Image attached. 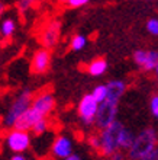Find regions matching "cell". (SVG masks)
I'll return each instance as SVG.
<instances>
[{
  "mask_svg": "<svg viewBox=\"0 0 158 160\" xmlns=\"http://www.w3.org/2000/svg\"><path fill=\"white\" fill-rule=\"evenodd\" d=\"M155 74H157V82H158V64H157V67H155Z\"/></svg>",
  "mask_w": 158,
  "mask_h": 160,
  "instance_id": "cell-28",
  "label": "cell"
},
{
  "mask_svg": "<svg viewBox=\"0 0 158 160\" xmlns=\"http://www.w3.org/2000/svg\"><path fill=\"white\" fill-rule=\"evenodd\" d=\"M16 32V21L13 18H4L0 21V35L3 38H10Z\"/></svg>",
  "mask_w": 158,
  "mask_h": 160,
  "instance_id": "cell-15",
  "label": "cell"
},
{
  "mask_svg": "<svg viewBox=\"0 0 158 160\" xmlns=\"http://www.w3.org/2000/svg\"><path fill=\"white\" fill-rule=\"evenodd\" d=\"M92 96L99 103L104 102L106 99H108V86H106V84H97V86L93 89Z\"/></svg>",
  "mask_w": 158,
  "mask_h": 160,
  "instance_id": "cell-17",
  "label": "cell"
},
{
  "mask_svg": "<svg viewBox=\"0 0 158 160\" xmlns=\"http://www.w3.org/2000/svg\"><path fill=\"white\" fill-rule=\"evenodd\" d=\"M42 117L38 111H35L31 105V108L26 112H23V115H21V118L17 119V122L15 124V128L17 130H23V131H31L33 128V125L36 124L39 119H42Z\"/></svg>",
  "mask_w": 158,
  "mask_h": 160,
  "instance_id": "cell-12",
  "label": "cell"
},
{
  "mask_svg": "<svg viewBox=\"0 0 158 160\" xmlns=\"http://www.w3.org/2000/svg\"><path fill=\"white\" fill-rule=\"evenodd\" d=\"M31 131L12 128L6 135V146L12 153H25L31 147Z\"/></svg>",
  "mask_w": 158,
  "mask_h": 160,
  "instance_id": "cell-4",
  "label": "cell"
},
{
  "mask_svg": "<svg viewBox=\"0 0 158 160\" xmlns=\"http://www.w3.org/2000/svg\"><path fill=\"white\" fill-rule=\"evenodd\" d=\"M32 108L35 111H38L44 118H46L55 108V99L52 96V93L44 92L41 95L35 96L32 101Z\"/></svg>",
  "mask_w": 158,
  "mask_h": 160,
  "instance_id": "cell-11",
  "label": "cell"
},
{
  "mask_svg": "<svg viewBox=\"0 0 158 160\" xmlns=\"http://www.w3.org/2000/svg\"><path fill=\"white\" fill-rule=\"evenodd\" d=\"M150 109H151V114H152V117L158 119V93L151 98V101H150Z\"/></svg>",
  "mask_w": 158,
  "mask_h": 160,
  "instance_id": "cell-20",
  "label": "cell"
},
{
  "mask_svg": "<svg viewBox=\"0 0 158 160\" xmlns=\"http://www.w3.org/2000/svg\"><path fill=\"white\" fill-rule=\"evenodd\" d=\"M99 109V102L92 96V93L84 95L79 102L77 106V112H79V118L84 125H92L96 121V115Z\"/></svg>",
  "mask_w": 158,
  "mask_h": 160,
  "instance_id": "cell-5",
  "label": "cell"
},
{
  "mask_svg": "<svg viewBox=\"0 0 158 160\" xmlns=\"http://www.w3.org/2000/svg\"><path fill=\"white\" fill-rule=\"evenodd\" d=\"M146 31L151 35L158 37V19L157 18H152V19H150V21L146 22Z\"/></svg>",
  "mask_w": 158,
  "mask_h": 160,
  "instance_id": "cell-19",
  "label": "cell"
},
{
  "mask_svg": "<svg viewBox=\"0 0 158 160\" xmlns=\"http://www.w3.org/2000/svg\"><path fill=\"white\" fill-rule=\"evenodd\" d=\"M4 10H6V4H4L3 2L0 0V16H2V15L4 13Z\"/></svg>",
  "mask_w": 158,
  "mask_h": 160,
  "instance_id": "cell-27",
  "label": "cell"
},
{
  "mask_svg": "<svg viewBox=\"0 0 158 160\" xmlns=\"http://www.w3.org/2000/svg\"><path fill=\"white\" fill-rule=\"evenodd\" d=\"M9 160H28V157H26L23 153H13V156Z\"/></svg>",
  "mask_w": 158,
  "mask_h": 160,
  "instance_id": "cell-25",
  "label": "cell"
},
{
  "mask_svg": "<svg viewBox=\"0 0 158 160\" xmlns=\"http://www.w3.org/2000/svg\"><path fill=\"white\" fill-rule=\"evenodd\" d=\"M106 70H108V61H106L104 58H102V57L94 58L93 61H90V64L87 66L89 74L93 76V77L103 76L104 73H106Z\"/></svg>",
  "mask_w": 158,
  "mask_h": 160,
  "instance_id": "cell-14",
  "label": "cell"
},
{
  "mask_svg": "<svg viewBox=\"0 0 158 160\" xmlns=\"http://www.w3.org/2000/svg\"><path fill=\"white\" fill-rule=\"evenodd\" d=\"M48 125H50V122H48V119L46 118H42L39 119V121L33 125V128L31 131H32L35 135H42L44 132H46V130H48Z\"/></svg>",
  "mask_w": 158,
  "mask_h": 160,
  "instance_id": "cell-18",
  "label": "cell"
},
{
  "mask_svg": "<svg viewBox=\"0 0 158 160\" xmlns=\"http://www.w3.org/2000/svg\"><path fill=\"white\" fill-rule=\"evenodd\" d=\"M106 86H108V99L106 101L119 103L121 98L123 96V93L126 90L125 82L123 80H110Z\"/></svg>",
  "mask_w": 158,
  "mask_h": 160,
  "instance_id": "cell-13",
  "label": "cell"
},
{
  "mask_svg": "<svg viewBox=\"0 0 158 160\" xmlns=\"http://www.w3.org/2000/svg\"><path fill=\"white\" fill-rule=\"evenodd\" d=\"M89 143L92 146L94 150H99L100 152V137L99 135H92L90 138H89Z\"/></svg>",
  "mask_w": 158,
  "mask_h": 160,
  "instance_id": "cell-23",
  "label": "cell"
},
{
  "mask_svg": "<svg viewBox=\"0 0 158 160\" xmlns=\"http://www.w3.org/2000/svg\"><path fill=\"white\" fill-rule=\"evenodd\" d=\"M157 141L158 134L152 127L142 130L139 134L135 135L132 147L128 150L129 157L132 160H145L157 148Z\"/></svg>",
  "mask_w": 158,
  "mask_h": 160,
  "instance_id": "cell-2",
  "label": "cell"
},
{
  "mask_svg": "<svg viewBox=\"0 0 158 160\" xmlns=\"http://www.w3.org/2000/svg\"><path fill=\"white\" fill-rule=\"evenodd\" d=\"M60 3H68V0H58Z\"/></svg>",
  "mask_w": 158,
  "mask_h": 160,
  "instance_id": "cell-29",
  "label": "cell"
},
{
  "mask_svg": "<svg viewBox=\"0 0 158 160\" xmlns=\"http://www.w3.org/2000/svg\"><path fill=\"white\" fill-rule=\"evenodd\" d=\"M90 0H68V6L73 9H77V8H83V6H86V4L89 3Z\"/></svg>",
  "mask_w": 158,
  "mask_h": 160,
  "instance_id": "cell-22",
  "label": "cell"
},
{
  "mask_svg": "<svg viewBox=\"0 0 158 160\" xmlns=\"http://www.w3.org/2000/svg\"><path fill=\"white\" fill-rule=\"evenodd\" d=\"M60 34H61V23L58 21H51L50 23H46L41 32L42 45L45 47L46 50L54 48L60 39Z\"/></svg>",
  "mask_w": 158,
  "mask_h": 160,
  "instance_id": "cell-10",
  "label": "cell"
},
{
  "mask_svg": "<svg viewBox=\"0 0 158 160\" xmlns=\"http://www.w3.org/2000/svg\"><path fill=\"white\" fill-rule=\"evenodd\" d=\"M51 154L55 160H64L73 154V140L68 135H57L51 146Z\"/></svg>",
  "mask_w": 158,
  "mask_h": 160,
  "instance_id": "cell-7",
  "label": "cell"
},
{
  "mask_svg": "<svg viewBox=\"0 0 158 160\" xmlns=\"http://www.w3.org/2000/svg\"><path fill=\"white\" fill-rule=\"evenodd\" d=\"M133 61L138 67H141L145 72L155 70L158 64V51L152 50H136L133 52Z\"/></svg>",
  "mask_w": 158,
  "mask_h": 160,
  "instance_id": "cell-9",
  "label": "cell"
},
{
  "mask_svg": "<svg viewBox=\"0 0 158 160\" xmlns=\"http://www.w3.org/2000/svg\"><path fill=\"white\" fill-rule=\"evenodd\" d=\"M86 45H87V38L83 34H77L71 38L70 47L73 51H81L86 48Z\"/></svg>",
  "mask_w": 158,
  "mask_h": 160,
  "instance_id": "cell-16",
  "label": "cell"
},
{
  "mask_svg": "<svg viewBox=\"0 0 158 160\" xmlns=\"http://www.w3.org/2000/svg\"><path fill=\"white\" fill-rule=\"evenodd\" d=\"M117 117V103L110 101H104L99 103V109H97V115H96V127L100 130L108 128L109 125H112Z\"/></svg>",
  "mask_w": 158,
  "mask_h": 160,
  "instance_id": "cell-6",
  "label": "cell"
},
{
  "mask_svg": "<svg viewBox=\"0 0 158 160\" xmlns=\"http://www.w3.org/2000/svg\"><path fill=\"white\" fill-rule=\"evenodd\" d=\"M110 159L112 160H123V153H122V150H117V152H115L113 154H110Z\"/></svg>",
  "mask_w": 158,
  "mask_h": 160,
  "instance_id": "cell-24",
  "label": "cell"
},
{
  "mask_svg": "<svg viewBox=\"0 0 158 160\" xmlns=\"http://www.w3.org/2000/svg\"><path fill=\"white\" fill-rule=\"evenodd\" d=\"M64 160H83V159H81V156H79V154H75V153H73V154H70V156L65 157Z\"/></svg>",
  "mask_w": 158,
  "mask_h": 160,
  "instance_id": "cell-26",
  "label": "cell"
},
{
  "mask_svg": "<svg viewBox=\"0 0 158 160\" xmlns=\"http://www.w3.org/2000/svg\"><path fill=\"white\" fill-rule=\"evenodd\" d=\"M35 2H36V0H19V2H17V8H19L21 12H28L33 4H35Z\"/></svg>",
  "mask_w": 158,
  "mask_h": 160,
  "instance_id": "cell-21",
  "label": "cell"
},
{
  "mask_svg": "<svg viewBox=\"0 0 158 160\" xmlns=\"http://www.w3.org/2000/svg\"><path fill=\"white\" fill-rule=\"evenodd\" d=\"M100 152L104 156H110L117 150H129L132 147L135 135L121 121H115L112 125L100 132Z\"/></svg>",
  "mask_w": 158,
  "mask_h": 160,
  "instance_id": "cell-1",
  "label": "cell"
},
{
  "mask_svg": "<svg viewBox=\"0 0 158 160\" xmlns=\"http://www.w3.org/2000/svg\"><path fill=\"white\" fill-rule=\"evenodd\" d=\"M51 61H52V55H51L50 50H46V48L38 50L35 51V54L32 55V60H31V70L35 74H44L50 70Z\"/></svg>",
  "mask_w": 158,
  "mask_h": 160,
  "instance_id": "cell-8",
  "label": "cell"
},
{
  "mask_svg": "<svg viewBox=\"0 0 158 160\" xmlns=\"http://www.w3.org/2000/svg\"><path fill=\"white\" fill-rule=\"evenodd\" d=\"M32 101H33V93L31 89H25V90L17 93L16 98L12 101V103L9 105L7 111H6V114L3 117L2 124H3L4 128H9V130L15 128V124L17 122V119L21 118V115H23V112H26L31 108Z\"/></svg>",
  "mask_w": 158,
  "mask_h": 160,
  "instance_id": "cell-3",
  "label": "cell"
}]
</instances>
